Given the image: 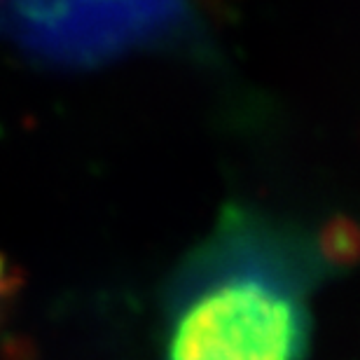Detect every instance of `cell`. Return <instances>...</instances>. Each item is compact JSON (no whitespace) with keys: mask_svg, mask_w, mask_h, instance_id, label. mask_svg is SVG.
<instances>
[{"mask_svg":"<svg viewBox=\"0 0 360 360\" xmlns=\"http://www.w3.org/2000/svg\"><path fill=\"white\" fill-rule=\"evenodd\" d=\"M319 250L337 269L356 267L360 262V222L349 215L330 218L319 232Z\"/></svg>","mask_w":360,"mask_h":360,"instance_id":"7a4b0ae2","label":"cell"},{"mask_svg":"<svg viewBox=\"0 0 360 360\" xmlns=\"http://www.w3.org/2000/svg\"><path fill=\"white\" fill-rule=\"evenodd\" d=\"M304 316L290 295L260 276L206 288L178 316L169 360H297Z\"/></svg>","mask_w":360,"mask_h":360,"instance_id":"6da1fadb","label":"cell"},{"mask_svg":"<svg viewBox=\"0 0 360 360\" xmlns=\"http://www.w3.org/2000/svg\"><path fill=\"white\" fill-rule=\"evenodd\" d=\"M19 274L17 269L12 267L10 262L5 260L3 255H0V314H3L5 304L10 302V297L14 295V290L19 288Z\"/></svg>","mask_w":360,"mask_h":360,"instance_id":"3957f363","label":"cell"}]
</instances>
